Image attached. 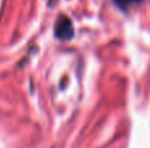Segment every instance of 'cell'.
<instances>
[{
	"mask_svg": "<svg viewBox=\"0 0 150 148\" xmlns=\"http://www.w3.org/2000/svg\"><path fill=\"white\" fill-rule=\"evenodd\" d=\"M141 1L142 0H115V3L120 8H122V9H125L128 7H132V5H136V4H140Z\"/></svg>",
	"mask_w": 150,
	"mask_h": 148,
	"instance_id": "2",
	"label": "cell"
},
{
	"mask_svg": "<svg viewBox=\"0 0 150 148\" xmlns=\"http://www.w3.org/2000/svg\"><path fill=\"white\" fill-rule=\"evenodd\" d=\"M55 36L59 39H70L73 37V24L67 17L62 16L58 18L57 24H55Z\"/></svg>",
	"mask_w": 150,
	"mask_h": 148,
	"instance_id": "1",
	"label": "cell"
}]
</instances>
